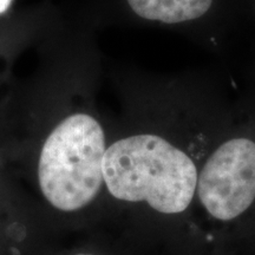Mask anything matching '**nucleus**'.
I'll use <instances>...</instances> for the list:
<instances>
[{
    "label": "nucleus",
    "instance_id": "nucleus-1",
    "mask_svg": "<svg viewBox=\"0 0 255 255\" xmlns=\"http://www.w3.org/2000/svg\"><path fill=\"white\" fill-rule=\"evenodd\" d=\"M154 91V123L108 145L103 180L114 199L180 215L196 197L200 161L231 123L237 98L201 70L180 72Z\"/></svg>",
    "mask_w": 255,
    "mask_h": 255
},
{
    "label": "nucleus",
    "instance_id": "nucleus-2",
    "mask_svg": "<svg viewBox=\"0 0 255 255\" xmlns=\"http://www.w3.org/2000/svg\"><path fill=\"white\" fill-rule=\"evenodd\" d=\"M196 197L212 218L225 222L255 205V68L231 123L201 167Z\"/></svg>",
    "mask_w": 255,
    "mask_h": 255
},
{
    "label": "nucleus",
    "instance_id": "nucleus-3",
    "mask_svg": "<svg viewBox=\"0 0 255 255\" xmlns=\"http://www.w3.org/2000/svg\"><path fill=\"white\" fill-rule=\"evenodd\" d=\"M107 136L100 121L89 114L66 117L41 149L38 181L47 202L62 212L84 208L100 193Z\"/></svg>",
    "mask_w": 255,
    "mask_h": 255
},
{
    "label": "nucleus",
    "instance_id": "nucleus-4",
    "mask_svg": "<svg viewBox=\"0 0 255 255\" xmlns=\"http://www.w3.org/2000/svg\"><path fill=\"white\" fill-rule=\"evenodd\" d=\"M128 17L176 31L197 45L223 53L251 19L246 0H110Z\"/></svg>",
    "mask_w": 255,
    "mask_h": 255
},
{
    "label": "nucleus",
    "instance_id": "nucleus-5",
    "mask_svg": "<svg viewBox=\"0 0 255 255\" xmlns=\"http://www.w3.org/2000/svg\"><path fill=\"white\" fill-rule=\"evenodd\" d=\"M247 1V7L248 12H250L251 19H253L255 21V0H246Z\"/></svg>",
    "mask_w": 255,
    "mask_h": 255
},
{
    "label": "nucleus",
    "instance_id": "nucleus-6",
    "mask_svg": "<svg viewBox=\"0 0 255 255\" xmlns=\"http://www.w3.org/2000/svg\"><path fill=\"white\" fill-rule=\"evenodd\" d=\"M12 4V0H0V14L5 13Z\"/></svg>",
    "mask_w": 255,
    "mask_h": 255
},
{
    "label": "nucleus",
    "instance_id": "nucleus-7",
    "mask_svg": "<svg viewBox=\"0 0 255 255\" xmlns=\"http://www.w3.org/2000/svg\"><path fill=\"white\" fill-rule=\"evenodd\" d=\"M76 255H95V254H76Z\"/></svg>",
    "mask_w": 255,
    "mask_h": 255
}]
</instances>
